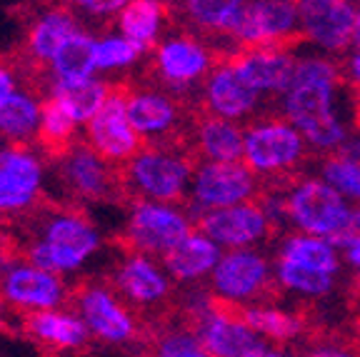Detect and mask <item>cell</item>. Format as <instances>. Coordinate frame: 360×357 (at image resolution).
<instances>
[{
  "label": "cell",
  "instance_id": "obj_42",
  "mask_svg": "<svg viewBox=\"0 0 360 357\" xmlns=\"http://www.w3.org/2000/svg\"><path fill=\"white\" fill-rule=\"evenodd\" d=\"M343 75L350 80V83L355 85V88L360 90V51H353V53L348 56V60H345Z\"/></svg>",
  "mask_w": 360,
  "mask_h": 357
},
{
  "label": "cell",
  "instance_id": "obj_46",
  "mask_svg": "<svg viewBox=\"0 0 360 357\" xmlns=\"http://www.w3.org/2000/svg\"><path fill=\"white\" fill-rule=\"evenodd\" d=\"M355 51H360V6H358V18H355V38H353Z\"/></svg>",
  "mask_w": 360,
  "mask_h": 357
},
{
  "label": "cell",
  "instance_id": "obj_27",
  "mask_svg": "<svg viewBox=\"0 0 360 357\" xmlns=\"http://www.w3.org/2000/svg\"><path fill=\"white\" fill-rule=\"evenodd\" d=\"M45 100L35 90L20 88L0 103V138L6 145H30L40 135Z\"/></svg>",
  "mask_w": 360,
  "mask_h": 357
},
{
  "label": "cell",
  "instance_id": "obj_14",
  "mask_svg": "<svg viewBox=\"0 0 360 357\" xmlns=\"http://www.w3.org/2000/svg\"><path fill=\"white\" fill-rule=\"evenodd\" d=\"M195 228L202 235H208L213 242H218L225 252L250 250L258 242H263L265 238H270V233H276L268 212L263 210L258 200L225 207V210L202 212L195 220Z\"/></svg>",
  "mask_w": 360,
  "mask_h": 357
},
{
  "label": "cell",
  "instance_id": "obj_23",
  "mask_svg": "<svg viewBox=\"0 0 360 357\" xmlns=\"http://www.w3.org/2000/svg\"><path fill=\"white\" fill-rule=\"evenodd\" d=\"M80 30H85V25L75 15L73 8H45L30 20L28 33H25V53L33 63L48 67L58 51Z\"/></svg>",
  "mask_w": 360,
  "mask_h": 357
},
{
  "label": "cell",
  "instance_id": "obj_18",
  "mask_svg": "<svg viewBox=\"0 0 360 357\" xmlns=\"http://www.w3.org/2000/svg\"><path fill=\"white\" fill-rule=\"evenodd\" d=\"M300 33L298 3L290 0H245L236 43L240 48H276Z\"/></svg>",
  "mask_w": 360,
  "mask_h": 357
},
{
  "label": "cell",
  "instance_id": "obj_22",
  "mask_svg": "<svg viewBox=\"0 0 360 357\" xmlns=\"http://www.w3.org/2000/svg\"><path fill=\"white\" fill-rule=\"evenodd\" d=\"M231 63L243 73V78L260 93V98L285 95L295 80L298 58L292 56L288 45L276 48H238Z\"/></svg>",
  "mask_w": 360,
  "mask_h": 357
},
{
  "label": "cell",
  "instance_id": "obj_34",
  "mask_svg": "<svg viewBox=\"0 0 360 357\" xmlns=\"http://www.w3.org/2000/svg\"><path fill=\"white\" fill-rule=\"evenodd\" d=\"M273 278H276V283L281 285L283 290H290L303 297H315V300L326 297L335 287L333 275L303 268V265L283 260V257H276V263H273Z\"/></svg>",
  "mask_w": 360,
  "mask_h": 357
},
{
  "label": "cell",
  "instance_id": "obj_25",
  "mask_svg": "<svg viewBox=\"0 0 360 357\" xmlns=\"http://www.w3.org/2000/svg\"><path fill=\"white\" fill-rule=\"evenodd\" d=\"M193 145L200 162H243L245 128L223 117L202 115L193 128Z\"/></svg>",
  "mask_w": 360,
  "mask_h": 357
},
{
  "label": "cell",
  "instance_id": "obj_16",
  "mask_svg": "<svg viewBox=\"0 0 360 357\" xmlns=\"http://www.w3.org/2000/svg\"><path fill=\"white\" fill-rule=\"evenodd\" d=\"M110 287L125 300L128 307L135 310H155L168 302L173 280L168 278L163 263L155 257L125 252L112 268Z\"/></svg>",
  "mask_w": 360,
  "mask_h": 357
},
{
  "label": "cell",
  "instance_id": "obj_37",
  "mask_svg": "<svg viewBox=\"0 0 360 357\" xmlns=\"http://www.w3.org/2000/svg\"><path fill=\"white\" fill-rule=\"evenodd\" d=\"M321 180L335 188L345 200L360 202V162L333 152V155L323 157Z\"/></svg>",
  "mask_w": 360,
  "mask_h": 357
},
{
  "label": "cell",
  "instance_id": "obj_10",
  "mask_svg": "<svg viewBox=\"0 0 360 357\" xmlns=\"http://www.w3.org/2000/svg\"><path fill=\"white\" fill-rule=\"evenodd\" d=\"M273 280V265L260 250H228L210 275L208 290L213 292L218 305L238 310L258 305L260 297H265V292L270 290Z\"/></svg>",
  "mask_w": 360,
  "mask_h": 357
},
{
  "label": "cell",
  "instance_id": "obj_31",
  "mask_svg": "<svg viewBox=\"0 0 360 357\" xmlns=\"http://www.w3.org/2000/svg\"><path fill=\"white\" fill-rule=\"evenodd\" d=\"M98 78L96 67V35L88 28L63 45L53 63L48 65V80L56 83H80V80Z\"/></svg>",
  "mask_w": 360,
  "mask_h": 357
},
{
  "label": "cell",
  "instance_id": "obj_6",
  "mask_svg": "<svg viewBox=\"0 0 360 357\" xmlns=\"http://www.w3.org/2000/svg\"><path fill=\"white\" fill-rule=\"evenodd\" d=\"M258 195V175L245 162H198L186 207L198 220L202 212L253 202Z\"/></svg>",
  "mask_w": 360,
  "mask_h": 357
},
{
  "label": "cell",
  "instance_id": "obj_20",
  "mask_svg": "<svg viewBox=\"0 0 360 357\" xmlns=\"http://www.w3.org/2000/svg\"><path fill=\"white\" fill-rule=\"evenodd\" d=\"M193 332L213 357H265L268 342L248 327L233 307L218 305L193 325Z\"/></svg>",
  "mask_w": 360,
  "mask_h": 357
},
{
  "label": "cell",
  "instance_id": "obj_4",
  "mask_svg": "<svg viewBox=\"0 0 360 357\" xmlns=\"http://www.w3.org/2000/svg\"><path fill=\"white\" fill-rule=\"evenodd\" d=\"M195 233L188 207L153 200H130L123 223V245L128 252L163 260L170 250Z\"/></svg>",
  "mask_w": 360,
  "mask_h": 357
},
{
  "label": "cell",
  "instance_id": "obj_13",
  "mask_svg": "<svg viewBox=\"0 0 360 357\" xmlns=\"http://www.w3.org/2000/svg\"><path fill=\"white\" fill-rule=\"evenodd\" d=\"M48 168L30 145H0V215L15 218L40 202Z\"/></svg>",
  "mask_w": 360,
  "mask_h": 357
},
{
  "label": "cell",
  "instance_id": "obj_5",
  "mask_svg": "<svg viewBox=\"0 0 360 357\" xmlns=\"http://www.w3.org/2000/svg\"><path fill=\"white\" fill-rule=\"evenodd\" d=\"M218 65L205 40L191 33H170L150 53V70L158 88L173 93H191L202 85Z\"/></svg>",
  "mask_w": 360,
  "mask_h": 357
},
{
  "label": "cell",
  "instance_id": "obj_8",
  "mask_svg": "<svg viewBox=\"0 0 360 357\" xmlns=\"http://www.w3.org/2000/svg\"><path fill=\"white\" fill-rule=\"evenodd\" d=\"M56 178L60 190L70 200L98 205L118 195L123 180L115 173V165L103 160L85 140H75L56 155Z\"/></svg>",
  "mask_w": 360,
  "mask_h": 357
},
{
  "label": "cell",
  "instance_id": "obj_21",
  "mask_svg": "<svg viewBox=\"0 0 360 357\" xmlns=\"http://www.w3.org/2000/svg\"><path fill=\"white\" fill-rule=\"evenodd\" d=\"M260 93L243 78V73L231 63V58H223L213 67V73L202 83V105L205 115L223 117L231 123H240L250 117L260 108Z\"/></svg>",
  "mask_w": 360,
  "mask_h": 357
},
{
  "label": "cell",
  "instance_id": "obj_38",
  "mask_svg": "<svg viewBox=\"0 0 360 357\" xmlns=\"http://www.w3.org/2000/svg\"><path fill=\"white\" fill-rule=\"evenodd\" d=\"M150 357H213V355L202 347V342L198 340L193 327H175L158 337L155 345H153Z\"/></svg>",
  "mask_w": 360,
  "mask_h": 357
},
{
  "label": "cell",
  "instance_id": "obj_36",
  "mask_svg": "<svg viewBox=\"0 0 360 357\" xmlns=\"http://www.w3.org/2000/svg\"><path fill=\"white\" fill-rule=\"evenodd\" d=\"M75 123L73 117L68 115L58 103L45 100L43 105V117H40V135L38 140L43 143L53 155H58L60 150H65L68 145L75 143Z\"/></svg>",
  "mask_w": 360,
  "mask_h": 357
},
{
  "label": "cell",
  "instance_id": "obj_9",
  "mask_svg": "<svg viewBox=\"0 0 360 357\" xmlns=\"http://www.w3.org/2000/svg\"><path fill=\"white\" fill-rule=\"evenodd\" d=\"M350 202L321 178H300L285 188L288 225L303 235L330 240L350 212Z\"/></svg>",
  "mask_w": 360,
  "mask_h": 357
},
{
  "label": "cell",
  "instance_id": "obj_33",
  "mask_svg": "<svg viewBox=\"0 0 360 357\" xmlns=\"http://www.w3.org/2000/svg\"><path fill=\"white\" fill-rule=\"evenodd\" d=\"M240 315V320L253 327L265 342H290L295 337H300L303 332V320L295 318L292 313L283 310L278 305H248V307H238L236 310Z\"/></svg>",
  "mask_w": 360,
  "mask_h": 357
},
{
  "label": "cell",
  "instance_id": "obj_43",
  "mask_svg": "<svg viewBox=\"0 0 360 357\" xmlns=\"http://www.w3.org/2000/svg\"><path fill=\"white\" fill-rule=\"evenodd\" d=\"M305 357H355V355L338 345H321V347H313Z\"/></svg>",
  "mask_w": 360,
  "mask_h": 357
},
{
  "label": "cell",
  "instance_id": "obj_15",
  "mask_svg": "<svg viewBox=\"0 0 360 357\" xmlns=\"http://www.w3.org/2000/svg\"><path fill=\"white\" fill-rule=\"evenodd\" d=\"M85 143L110 165H128L143 150L146 143L125 110V93L112 90L103 110L85 125Z\"/></svg>",
  "mask_w": 360,
  "mask_h": 357
},
{
  "label": "cell",
  "instance_id": "obj_12",
  "mask_svg": "<svg viewBox=\"0 0 360 357\" xmlns=\"http://www.w3.org/2000/svg\"><path fill=\"white\" fill-rule=\"evenodd\" d=\"M0 300L25 315L48 313L65 307L70 285L28 260H6L0 265Z\"/></svg>",
  "mask_w": 360,
  "mask_h": 357
},
{
  "label": "cell",
  "instance_id": "obj_28",
  "mask_svg": "<svg viewBox=\"0 0 360 357\" xmlns=\"http://www.w3.org/2000/svg\"><path fill=\"white\" fill-rule=\"evenodd\" d=\"M165 22H168V6L158 0H128L115 20V30L120 35L143 48L146 53L155 51V45L165 38Z\"/></svg>",
  "mask_w": 360,
  "mask_h": 357
},
{
  "label": "cell",
  "instance_id": "obj_40",
  "mask_svg": "<svg viewBox=\"0 0 360 357\" xmlns=\"http://www.w3.org/2000/svg\"><path fill=\"white\" fill-rule=\"evenodd\" d=\"M330 245L335 247V250H345V252L360 247V205L350 207L345 223L340 225V230L330 238Z\"/></svg>",
  "mask_w": 360,
  "mask_h": 357
},
{
  "label": "cell",
  "instance_id": "obj_26",
  "mask_svg": "<svg viewBox=\"0 0 360 357\" xmlns=\"http://www.w3.org/2000/svg\"><path fill=\"white\" fill-rule=\"evenodd\" d=\"M28 335L38 340L40 345L51 347L58 352H70V350H83L93 337H90L88 327L80 320L75 310H48V313L28 315L25 320Z\"/></svg>",
  "mask_w": 360,
  "mask_h": 357
},
{
  "label": "cell",
  "instance_id": "obj_32",
  "mask_svg": "<svg viewBox=\"0 0 360 357\" xmlns=\"http://www.w3.org/2000/svg\"><path fill=\"white\" fill-rule=\"evenodd\" d=\"M278 257L290 260V263H298V265H303V268L318 270V273L333 275V278L340 273V257H338V250L330 245V240H326V238H313V235L292 233V235H288V238H283Z\"/></svg>",
  "mask_w": 360,
  "mask_h": 357
},
{
  "label": "cell",
  "instance_id": "obj_1",
  "mask_svg": "<svg viewBox=\"0 0 360 357\" xmlns=\"http://www.w3.org/2000/svg\"><path fill=\"white\" fill-rule=\"evenodd\" d=\"M343 70L323 56L298 58L295 80L281 98L283 117L305 138L310 148L338 152L348 143V125L335 105Z\"/></svg>",
  "mask_w": 360,
  "mask_h": 357
},
{
  "label": "cell",
  "instance_id": "obj_3",
  "mask_svg": "<svg viewBox=\"0 0 360 357\" xmlns=\"http://www.w3.org/2000/svg\"><path fill=\"white\" fill-rule=\"evenodd\" d=\"M198 162L178 145H143V150L120 170L123 190L133 200L180 205L188 202Z\"/></svg>",
  "mask_w": 360,
  "mask_h": 357
},
{
  "label": "cell",
  "instance_id": "obj_11",
  "mask_svg": "<svg viewBox=\"0 0 360 357\" xmlns=\"http://www.w3.org/2000/svg\"><path fill=\"white\" fill-rule=\"evenodd\" d=\"M73 310L88 327L90 337L103 345H128L138 337V320L133 307L112 290L110 283L88 280L75 290Z\"/></svg>",
  "mask_w": 360,
  "mask_h": 357
},
{
  "label": "cell",
  "instance_id": "obj_47",
  "mask_svg": "<svg viewBox=\"0 0 360 357\" xmlns=\"http://www.w3.org/2000/svg\"><path fill=\"white\" fill-rule=\"evenodd\" d=\"M355 128H358V135H360V100L355 105Z\"/></svg>",
  "mask_w": 360,
  "mask_h": 357
},
{
  "label": "cell",
  "instance_id": "obj_35",
  "mask_svg": "<svg viewBox=\"0 0 360 357\" xmlns=\"http://www.w3.org/2000/svg\"><path fill=\"white\" fill-rule=\"evenodd\" d=\"M146 58V51L130 43L118 30L96 35V67L98 73H125Z\"/></svg>",
  "mask_w": 360,
  "mask_h": 357
},
{
  "label": "cell",
  "instance_id": "obj_2",
  "mask_svg": "<svg viewBox=\"0 0 360 357\" xmlns=\"http://www.w3.org/2000/svg\"><path fill=\"white\" fill-rule=\"evenodd\" d=\"M103 250V233L80 210L58 207L38 220L25 247V260L38 268L70 278L88 268Z\"/></svg>",
  "mask_w": 360,
  "mask_h": 357
},
{
  "label": "cell",
  "instance_id": "obj_41",
  "mask_svg": "<svg viewBox=\"0 0 360 357\" xmlns=\"http://www.w3.org/2000/svg\"><path fill=\"white\" fill-rule=\"evenodd\" d=\"M15 90H20V78H18L15 67L0 60V103L6 100L8 95L15 93Z\"/></svg>",
  "mask_w": 360,
  "mask_h": 357
},
{
  "label": "cell",
  "instance_id": "obj_17",
  "mask_svg": "<svg viewBox=\"0 0 360 357\" xmlns=\"http://www.w3.org/2000/svg\"><path fill=\"white\" fill-rule=\"evenodd\" d=\"M125 110L135 133L148 145H175L170 135L178 133L183 110L168 90L158 85H138L125 93Z\"/></svg>",
  "mask_w": 360,
  "mask_h": 357
},
{
  "label": "cell",
  "instance_id": "obj_29",
  "mask_svg": "<svg viewBox=\"0 0 360 357\" xmlns=\"http://www.w3.org/2000/svg\"><path fill=\"white\" fill-rule=\"evenodd\" d=\"M45 90H48V100L58 103L78 125H88L103 110V105L112 95L110 85L101 75L90 80H80V83H56V80H48Z\"/></svg>",
  "mask_w": 360,
  "mask_h": 357
},
{
  "label": "cell",
  "instance_id": "obj_44",
  "mask_svg": "<svg viewBox=\"0 0 360 357\" xmlns=\"http://www.w3.org/2000/svg\"><path fill=\"white\" fill-rule=\"evenodd\" d=\"M345 257H348V263L353 265L355 270L360 273V247H355V250H350V252H345Z\"/></svg>",
  "mask_w": 360,
  "mask_h": 357
},
{
  "label": "cell",
  "instance_id": "obj_45",
  "mask_svg": "<svg viewBox=\"0 0 360 357\" xmlns=\"http://www.w3.org/2000/svg\"><path fill=\"white\" fill-rule=\"evenodd\" d=\"M265 357H298V355H292V352H288V350H281V347H270Z\"/></svg>",
  "mask_w": 360,
  "mask_h": 357
},
{
  "label": "cell",
  "instance_id": "obj_30",
  "mask_svg": "<svg viewBox=\"0 0 360 357\" xmlns=\"http://www.w3.org/2000/svg\"><path fill=\"white\" fill-rule=\"evenodd\" d=\"M245 0H188L180 3V18L193 30L210 35H225L236 40L240 28Z\"/></svg>",
  "mask_w": 360,
  "mask_h": 357
},
{
  "label": "cell",
  "instance_id": "obj_7",
  "mask_svg": "<svg viewBox=\"0 0 360 357\" xmlns=\"http://www.w3.org/2000/svg\"><path fill=\"white\" fill-rule=\"evenodd\" d=\"M308 143L285 117H260L245 128L243 162L255 175H290L305 160Z\"/></svg>",
  "mask_w": 360,
  "mask_h": 357
},
{
  "label": "cell",
  "instance_id": "obj_48",
  "mask_svg": "<svg viewBox=\"0 0 360 357\" xmlns=\"http://www.w3.org/2000/svg\"><path fill=\"white\" fill-rule=\"evenodd\" d=\"M355 292H358V295H360V275H358V278H355Z\"/></svg>",
  "mask_w": 360,
  "mask_h": 357
},
{
  "label": "cell",
  "instance_id": "obj_19",
  "mask_svg": "<svg viewBox=\"0 0 360 357\" xmlns=\"http://www.w3.org/2000/svg\"><path fill=\"white\" fill-rule=\"evenodd\" d=\"M300 35L326 53H343L353 45L358 6L350 0H303L298 3Z\"/></svg>",
  "mask_w": 360,
  "mask_h": 357
},
{
  "label": "cell",
  "instance_id": "obj_39",
  "mask_svg": "<svg viewBox=\"0 0 360 357\" xmlns=\"http://www.w3.org/2000/svg\"><path fill=\"white\" fill-rule=\"evenodd\" d=\"M128 0H78L73 6L75 15L83 20H93V22H108V20H118L120 11L125 8Z\"/></svg>",
  "mask_w": 360,
  "mask_h": 357
},
{
  "label": "cell",
  "instance_id": "obj_24",
  "mask_svg": "<svg viewBox=\"0 0 360 357\" xmlns=\"http://www.w3.org/2000/svg\"><path fill=\"white\" fill-rule=\"evenodd\" d=\"M223 252L225 250L218 242H213L208 235H202L195 228V233L188 235L186 240L180 242L175 250H170L160 263H163L165 273H168V278L173 283L193 287V285L202 283V280H210Z\"/></svg>",
  "mask_w": 360,
  "mask_h": 357
}]
</instances>
